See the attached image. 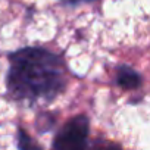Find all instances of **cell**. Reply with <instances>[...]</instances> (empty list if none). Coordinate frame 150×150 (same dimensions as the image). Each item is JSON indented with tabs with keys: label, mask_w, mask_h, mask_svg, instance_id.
<instances>
[{
	"label": "cell",
	"mask_w": 150,
	"mask_h": 150,
	"mask_svg": "<svg viewBox=\"0 0 150 150\" xmlns=\"http://www.w3.org/2000/svg\"><path fill=\"white\" fill-rule=\"evenodd\" d=\"M6 96L18 103H52L65 93L71 71L62 54L46 47L25 46L8 53Z\"/></svg>",
	"instance_id": "cell-1"
},
{
	"label": "cell",
	"mask_w": 150,
	"mask_h": 150,
	"mask_svg": "<svg viewBox=\"0 0 150 150\" xmlns=\"http://www.w3.org/2000/svg\"><path fill=\"white\" fill-rule=\"evenodd\" d=\"M56 121H57V115L54 112H41L37 115V119H35V128L40 134H46V132H50L54 125H56Z\"/></svg>",
	"instance_id": "cell-4"
},
{
	"label": "cell",
	"mask_w": 150,
	"mask_h": 150,
	"mask_svg": "<svg viewBox=\"0 0 150 150\" xmlns=\"http://www.w3.org/2000/svg\"><path fill=\"white\" fill-rule=\"evenodd\" d=\"M59 2L65 6H69V8H75V6H80V5H84V3H91V2H97V0H59Z\"/></svg>",
	"instance_id": "cell-6"
},
{
	"label": "cell",
	"mask_w": 150,
	"mask_h": 150,
	"mask_svg": "<svg viewBox=\"0 0 150 150\" xmlns=\"http://www.w3.org/2000/svg\"><path fill=\"white\" fill-rule=\"evenodd\" d=\"M88 150H125V149L116 141H112L108 138H96L90 144Z\"/></svg>",
	"instance_id": "cell-5"
},
{
	"label": "cell",
	"mask_w": 150,
	"mask_h": 150,
	"mask_svg": "<svg viewBox=\"0 0 150 150\" xmlns=\"http://www.w3.org/2000/svg\"><path fill=\"white\" fill-rule=\"evenodd\" d=\"M115 84L125 91H137L141 90L144 80L143 75L131 65L119 63L115 68Z\"/></svg>",
	"instance_id": "cell-3"
},
{
	"label": "cell",
	"mask_w": 150,
	"mask_h": 150,
	"mask_svg": "<svg viewBox=\"0 0 150 150\" xmlns=\"http://www.w3.org/2000/svg\"><path fill=\"white\" fill-rule=\"evenodd\" d=\"M90 135V118L78 113L69 118L54 134L50 150H87ZM18 150H43L24 127L16 128Z\"/></svg>",
	"instance_id": "cell-2"
}]
</instances>
